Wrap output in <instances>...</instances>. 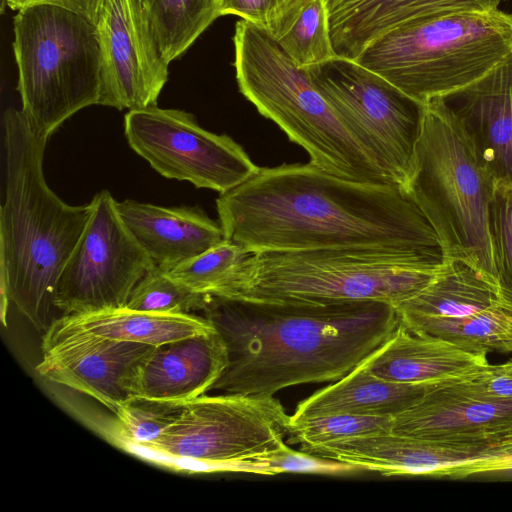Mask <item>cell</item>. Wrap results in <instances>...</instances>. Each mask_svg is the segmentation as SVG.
I'll list each match as a JSON object with an SVG mask.
<instances>
[{
    "mask_svg": "<svg viewBox=\"0 0 512 512\" xmlns=\"http://www.w3.org/2000/svg\"><path fill=\"white\" fill-rule=\"evenodd\" d=\"M226 366V347L216 330L168 342L143 364L136 395L186 403L207 394Z\"/></svg>",
    "mask_w": 512,
    "mask_h": 512,
    "instance_id": "cell-19",
    "label": "cell"
},
{
    "mask_svg": "<svg viewBox=\"0 0 512 512\" xmlns=\"http://www.w3.org/2000/svg\"><path fill=\"white\" fill-rule=\"evenodd\" d=\"M117 208L136 241L164 270L225 240L220 223L199 207H162L127 199L117 202Z\"/></svg>",
    "mask_w": 512,
    "mask_h": 512,
    "instance_id": "cell-20",
    "label": "cell"
},
{
    "mask_svg": "<svg viewBox=\"0 0 512 512\" xmlns=\"http://www.w3.org/2000/svg\"><path fill=\"white\" fill-rule=\"evenodd\" d=\"M156 346L98 336L56 319L45 331L37 372L90 396L113 413L136 396L141 368Z\"/></svg>",
    "mask_w": 512,
    "mask_h": 512,
    "instance_id": "cell-13",
    "label": "cell"
},
{
    "mask_svg": "<svg viewBox=\"0 0 512 512\" xmlns=\"http://www.w3.org/2000/svg\"><path fill=\"white\" fill-rule=\"evenodd\" d=\"M476 395L493 400H512V361L492 365L461 380Z\"/></svg>",
    "mask_w": 512,
    "mask_h": 512,
    "instance_id": "cell-34",
    "label": "cell"
},
{
    "mask_svg": "<svg viewBox=\"0 0 512 512\" xmlns=\"http://www.w3.org/2000/svg\"><path fill=\"white\" fill-rule=\"evenodd\" d=\"M305 452L378 472L384 476L447 477L465 463L511 455L512 447H480L429 441L389 432L353 437Z\"/></svg>",
    "mask_w": 512,
    "mask_h": 512,
    "instance_id": "cell-16",
    "label": "cell"
},
{
    "mask_svg": "<svg viewBox=\"0 0 512 512\" xmlns=\"http://www.w3.org/2000/svg\"><path fill=\"white\" fill-rule=\"evenodd\" d=\"M399 321L414 333L441 338L471 353L503 352L512 341V317L499 308L463 317H414Z\"/></svg>",
    "mask_w": 512,
    "mask_h": 512,
    "instance_id": "cell-27",
    "label": "cell"
},
{
    "mask_svg": "<svg viewBox=\"0 0 512 512\" xmlns=\"http://www.w3.org/2000/svg\"><path fill=\"white\" fill-rule=\"evenodd\" d=\"M512 471V454L478 459L452 469L448 477L461 479L484 472Z\"/></svg>",
    "mask_w": 512,
    "mask_h": 512,
    "instance_id": "cell-37",
    "label": "cell"
},
{
    "mask_svg": "<svg viewBox=\"0 0 512 512\" xmlns=\"http://www.w3.org/2000/svg\"><path fill=\"white\" fill-rule=\"evenodd\" d=\"M497 305L512 317V186L497 187L490 205Z\"/></svg>",
    "mask_w": 512,
    "mask_h": 512,
    "instance_id": "cell-33",
    "label": "cell"
},
{
    "mask_svg": "<svg viewBox=\"0 0 512 512\" xmlns=\"http://www.w3.org/2000/svg\"><path fill=\"white\" fill-rule=\"evenodd\" d=\"M130 147L162 176L225 193L259 167L231 137L205 130L195 117L156 105L131 110L124 118Z\"/></svg>",
    "mask_w": 512,
    "mask_h": 512,
    "instance_id": "cell-12",
    "label": "cell"
},
{
    "mask_svg": "<svg viewBox=\"0 0 512 512\" xmlns=\"http://www.w3.org/2000/svg\"><path fill=\"white\" fill-rule=\"evenodd\" d=\"M233 44L239 91L301 146L312 164L348 180L399 184L372 160L307 70L297 67L263 28L239 20Z\"/></svg>",
    "mask_w": 512,
    "mask_h": 512,
    "instance_id": "cell-5",
    "label": "cell"
},
{
    "mask_svg": "<svg viewBox=\"0 0 512 512\" xmlns=\"http://www.w3.org/2000/svg\"><path fill=\"white\" fill-rule=\"evenodd\" d=\"M4 189L0 211L1 321L13 306L37 330L57 319L56 286L92 213V202L70 205L48 186V142L21 109L2 117Z\"/></svg>",
    "mask_w": 512,
    "mask_h": 512,
    "instance_id": "cell-3",
    "label": "cell"
},
{
    "mask_svg": "<svg viewBox=\"0 0 512 512\" xmlns=\"http://www.w3.org/2000/svg\"><path fill=\"white\" fill-rule=\"evenodd\" d=\"M206 295L172 278L155 265L132 290L125 307L133 310L189 314L201 311Z\"/></svg>",
    "mask_w": 512,
    "mask_h": 512,
    "instance_id": "cell-31",
    "label": "cell"
},
{
    "mask_svg": "<svg viewBox=\"0 0 512 512\" xmlns=\"http://www.w3.org/2000/svg\"><path fill=\"white\" fill-rule=\"evenodd\" d=\"M502 0H326L335 53L356 60L376 40L437 14L497 9Z\"/></svg>",
    "mask_w": 512,
    "mask_h": 512,
    "instance_id": "cell-18",
    "label": "cell"
},
{
    "mask_svg": "<svg viewBox=\"0 0 512 512\" xmlns=\"http://www.w3.org/2000/svg\"><path fill=\"white\" fill-rule=\"evenodd\" d=\"M99 49V105L118 110L155 106L168 80L152 27L138 0H104L95 22Z\"/></svg>",
    "mask_w": 512,
    "mask_h": 512,
    "instance_id": "cell-14",
    "label": "cell"
},
{
    "mask_svg": "<svg viewBox=\"0 0 512 512\" xmlns=\"http://www.w3.org/2000/svg\"><path fill=\"white\" fill-rule=\"evenodd\" d=\"M6 8H7V0H0V12H1V14L4 13Z\"/></svg>",
    "mask_w": 512,
    "mask_h": 512,
    "instance_id": "cell-38",
    "label": "cell"
},
{
    "mask_svg": "<svg viewBox=\"0 0 512 512\" xmlns=\"http://www.w3.org/2000/svg\"><path fill=\"white\" fill-rule=\"evenodd\" d=\"M445 382L448 381L420 384L392 382L375 376L362 362L342 378L301 401L290 419L331 413L394 417Z\"/></svg>",
    "mask_w": 512,
    "mask_h": 512,
    "instance_id": "cell-22",
    "label": "cell"
},
{
    "mask_svg": "<svg viewBox=\"0 0 512 512\" xmlns=\"http://www.w3.org/2000/svg\"><path fill=\"white\" fill-rule=\"evenodd\" d=\"M104 0H7V7L11 10L39 5L51 4L74 11L95 24L101 5Z\"/></svg>",
    "mask_w": 512,
    "mask_h": 512,
    "instance_id": "cell-36",
    "label": "cell"
},
{
    "mask_svg": "<svg viewBox=\"0 0 512 512\" xmlns=\"http://www.w3.org/2000/svg\"><path fill=\"white\" fill-rule=\"evenodd\" d=\"M306 70L372 160L405 187L425 105L354 60L337 56Z\"/></svg>",
    "mask_w": 512,
    "mask_h": 512,
    "instance_id": "cell-10",
    "label": "cell"
},
{
    "mask_svg": "<svg viewBox=\"0 0 512 512\" xmlns=\"http://www.w3.org/2000/svg\"><path fill=\"white\" fill-rule=\"evenodd\" d=\"M393 417L331 413L289 422V440L301 449L391 431Z\"/></svg>",
    "mask_w": 512,
    "mask_h": 512,
    "instance_id": "cell-30",
    "label": "cell"
},
{
    "mask_svg": "<svg viewBox=\"0 0 512 512\" xmlns=\"http://www.w3.org/2000/svg\"><path fill=\"white\" fill-rule=\"evenodd\" d=\"M363 364L379 378L420 384L463 379L489 362L487 353H471L441 338L414 333L399 321L395 331Z\"/></svg>",
    "mask_w": 512,
    "mask_h": 512,
    "instance_id": "cell-21",
    "label": "cell"
},
{
    "mask_svg": "<svg viewBox=\"0 0 512 512\" xmlns=\"http://www.w3.org/2000/svg\"><path fill=\"white\" fill-rule=\"evenodd\" d=\"M251 254L242 246L225 239L204 253L165 271L198 293L220 295Z\"/></svg>",
    "mask_w": 512,
    "mask_h": 512,
    "instance_id": "cell-29",
    "label": "cell"
},
{
    "mask_svg": "<svg viewBox=\"0 0 512 512\" xmlns=\"http://www.w3.org/2000/svg\"><path fill=\"white\" fill-rule=\"evenodd\" d=\"M185 403L133 396L121 404L116 416V439L129 452L157 441L178 418Z\"/></svg>",
    "mask_w": 512,
    "mask_h": 512,
    "instance_id": "cell-28",
    "label": "cell"
},
{
    "mask_svg": "<svg viewBox=\"0 0 512 512\" xmlns=\"http://www.w3.org/2000/svg\"><path fill=\"white\" fill-rule=\"evenodd\" d=\"M89 221L56 286L55 305L64 315L125 307L156 264L124 224L107 190L91 200Z\"/></svg>",
    "mask_w": 512,
    "mask_h": 512,
    "instance_id": "cell-11",
    "label": "cell"
},
{
    "mask_svg": "<svg viewBox=\"0 0 512 512\" xmlns=\"http://www.w3.org/2000/svg\"><path fill=\"white\" fill-rule=\"evenodd\" d=\"M405 188L437 232L447 261L465 262L496 291L490 234L496 183L465 129L439 97L424 106Z\"/></svg>",
    "mask_w": 512,
    "mask_h": 512,
    "instance_id": "cell-6",
    "label": "cell"
},
{
    "mask_svg": "<svg viewBox=\"0 0 512 512\" xmlns=\"http://www.w3.org/2000/svg\"><path fill=\"white\" fill-rule=\"evenodd\" d=\"M170 64L220 17V0H138Z\"/></svg>",
    "mask_w": 512,
    "mask_h": 512,
    "instance_id": "cell-26",
    "label": "cell"
},
{
    "mask_svg": "<svg viewBox=\"0 0 512 512\" xmlns=\"http://www.w3.org/2000/svg\"><path fill=\"white\" fill-rule=\"evenodd\" d=\"M281 0H220V16L235 15L265 29Z\"/></svg>",
    "mask_w": 512,
    "mask_h": 512,
    "instance_id": "cell-35",
    "label": "cell"
},
{
    "mask_svg": "<svg viewBox=\"0 0 512 512\" xmlns=\"http://www.w3.org/2000/svg\"><path fill=\"white\" fill-rule=\"evenodd\" d=\"M200 312L227 352V366L208 393L256 396L342 378L399 324L394 306L378 301L310 303L206 295Z\"/></svg>",
    "mask_w": 512,
    "mask_h": 512,
    "instance_id": "cell-2",
    "label": "cell"
},
{
    "mask_svg": "<svg viewBox=\"0 0 512 512\" xmlns=\"http://www.w3.org/2000/svg\"><path fill=\"white\" fill-rule=\"evenodd\" d=\"M446 262L373 247L252 253L220 295L263 301L385 302L396 307L428 286Z\"/></svg>",
    "mask_w": 512,
    "mask_h": 512,
    "instance_id": "cell-4",
    "label": "cell"
},
{
    "mask_svg": "<svg viewBox=\"0 0 512 512\" xmlns=\"http://www.w3.org/2000/svg\"><path fill=\"white\" fill-rule=\"evenodd\" d=\"M358 466L314 455L303 450L296 451L288 445L241 459L230 465L228 472L277 475L283 473H306L322 475H352L363 472Z\"/></svg>",
    "mask_w": 512,
    "mask_h": 512,
    "instance_id": "cell-32",
    "label": "cell"
},
{
    "mask_svg": "<svg viewBox=\"0 0 512 512\" xmlns=\"http://www.w3.org/2000/svg\"><path fill=\"white\" fill-rule=\"evenodd\" d=\"M439 98L465 129L496 188L512 186V51L479 79Z\"/></svg>",
    "mask_w": 512,
    "mask_h": 512,
    "instance_id": "cell-17",
    "label": "cell"
},
{
    "mask_svg": "<svg viewBox=\"0 0 512 512\" xmlns=\"http://www.w3.org/2000/svg\"><path fill=\"white\" fill-rule=\"evenodd\" d=\"M264 30L301 69L337 57L326 0H286Z\"/></svg>",
    "mask_w": 512,
    "mask_h": 512,
    "instance_id": "cell-25",
    "label": "cell"
},
{
    "mask_svg": "<svg viewBox=\"0 0 512 512\" xmlns=\"http://www.w3.org/2000/svg\"><path fill=\"white\" fill-rule=\"evenodd\" d=\"M57 319L98 336L154 346L215 331L208 319L195 313H157L127 307L64 315Z\"/></svg>",
    "mask_w": 512,
    "mask_h": 512,
    "instance_id": "cell-23",
    "label": "cell"
},
{
    "mask_svg": "<svg viewBox=\"0 0 512 512\" xmlns=\"http://www.w3.org/2000/svg\"><path fill=\"white\" fill-rule=\"evenodd\" d=\"M503 352L504 353L512 352V341H510L509 343L506 344V346L503 349Z\"/></svg>",
    "mask_w": 512,
    "mask_h": 512,
    "instance_id": "cell-39",
    "label": "cell"
},
{
    "mask_svg": "<svg viewBox=\"0 0 512 512\" xmlns=\"http://www.w3.org/2000/svg\"><path fill=\"white\" fill-rule=\"evenodd\" d=\"M216 208L225 239L252 253L373 247L447 261L403 185L348 180L311 162L259 167Z\"/></svg>",
    "mask_w": 512,
    "mask_h": 512,
    "instance_id": "cell-1",
    "label": "cell"
},
{
    "mask_svg": "<svg viewBox=\"0 0 512 512\" xmlns=\"http://www.w3.org/2000/svg\"><path fill=\"white\" fill-rule=\"evenodd\" d=\"M13 30L21 110L37 134L49 138L78 111L99 105L100 49L93 22L39 4L19 9Z\"/></svg>",
    "mask_w": 512,
    "mask_h": 512,
    "instance_id": "cell-8",
    "label": "cell"
},
{
    "mask_svg": "<svg viewBox=\"0 0 512 512\" xmlns=\"http://www.w3.org/2000/svg\"><path fill=\"white\" fill-rule=\"evenodd\" d=\"M289 422L274 396L207 393L186 402L157 441L132 453L179 471L228 472L236 461L285 444Z\"/></svg>",
    "mask_w": 512,
    "mask_h": 512,
    "instance_id": "cell-9",
    "label": "cell"
},
{
    "mask_svg": "<svg viewBox=\"0 0 512 512\" xmlns=\"http://www.w3.org/2000/svg\"><path fill=\"white\" fill-rule=\"evenodd\" d=\"M512 51V14H437L385 34L354 60L422 104L469 85Z\"/></svg>",
    "mask_w": 512,
    "mask_h": 512,
    "instance_id": "cell-7",
    "label": "cell"
},
{
    "mask_svg": "<svg viewBox=\"0 0 512 512\" xmlns=\"http://www.w3.org/2000/svg\"><path fill=\"white\" fill-rule=\"evenodd\" d=\"M461 380L439 385L394 416L391 432L449 444L512 447V400L476 395Z\"/></svg>",
    "mask_w": 512,
    "mask_h": 512,
    "instance_id": "cell-15",
    "label": "cell"
},
{
    "mask_svg": "<svg viewBox=\"0 0 512 512\" xmlns=\"http://www.w3.org/2000/svg\"><path fill=\"white\" fill-rule=\"evenodd\" d=\"M399 320L414 317H463L497 305L495 289L465 262L446 261L434 280L394 307Z\"/></svg>",
    "mask_w": 512,
    "mask_h": 512,
    "instance_id": "cell-24",
    "label": "cell"
}]
</instances>
